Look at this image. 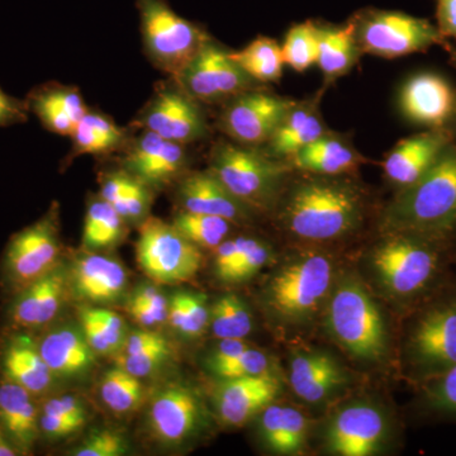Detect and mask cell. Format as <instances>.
Returning <instances> with one entry per match:
<instances>
[{"instance_id": "50", "label": "cell", "mask_w": 456, "mask_h": 456, "mask_svg": "<svg viewBox=\"0 0 456 456\" xmlns=\"http://www.w3.org/2000/svg\"><path fill=\"white\" fill-rule=\"evenodd\" d=\"M28 114L26 101L12 97L0 88V127L23 125L28 121Z\"/></svg>"}, {"instance_id": "22", "label": "cell", "mask_w": 456, "mask_h": 456, "mask_svg": "<svg viewBox=\"0 0 456 456\" xmlns=\"http://www.w3.org/2000/svg\"><path fill=\"white\" fill-rule=\"evenodd\" d=\"M281 391L273 374L224 379L216 395L221 421L230 426L245 425L273 403Z\"/></svg>"}, {"instance_id": "42", "label": "cell", "mask_w": 456, "mask_h": 456, "mask_svg": "<svg viewBox=\"0 0 456 456\" xmlns=\"http://www.w3.org/2000/svg\"><path fill=\"white\" fill-rule=\"evenodd\" d=\"M270 360L263 351L248 347L237 358L222 367L216 369L212 373L224 379L240 377H254V375L268 374Z\"/></svg>"}, {"instance_id": "11", "label": "cell", "mask_w": 456, "mask_h": 456, "mask_svg": "<svg viewBox=\"0 0 456 456\" xmlns=\"http://www.w3.org/2000/svg\"><path fill=\"white\" fill-rule=\"evenodd\" d=\"M136 260L152 281L176 284L196 277L202 266L203 254L173 224L147 217L140 224Z\"/></svg>"}, {"instance_id": "2", "label": "cell", "mask_w": 456, "mask_h": 456, "mask_svg": "<svg viewBox=\"0 0 456 456\" xmlns=\"http://www.w3.org/2000/svg\"><path fill=\"white\" fill-rule=\"evenodd\" d=\"M380 228L452 242L456 239V141L450 143L415 184L398 191Z\"/></svg>"}, {"instance_id": "18", "label": "cell", "mask_w": 456, "mask_h": 456, "mask_svg": "<svg viewBox=\"0 0 456 456\" xmlns=\"http://www.w3.org/2000/svg\"><path fill=\"white\" fill-rule=\"evenodd\" d=\"M456 102V90L443 75L422 71L408 77L399 92L404 118L426 130L446 128Z\"/></svg>"}, {"instance_id": "34", "label": "cell", "mask_w": 456, "mask_h": 456, "mask_svg": "<svg viewBox=\"0 0 456 456\" xmlns=\"http://www.w3.org/2000/svg\"><path fill=\"white\" fill-rule=\"evenodd\" d=\"M152 188L127 171H110L101 179V197L116 209L125 221L142 222L149 217Z\"/></svg>"}, {"instance_id": "29", "label": "cell", "mask_w": 456, "mask_h": 456, "mask_svg": "<svg viewBox=\"0 0 456 456\" xmlns=\"http://www.w3.org/2000/svg\"><path fill=\"white\" fill-rule=\"evenodd\" d=\"M42 358L55 378L77 377L95 362V351L73 327H56L37 338Z\"/></svg>"}, {"instance_id": "8", "label": "cell", "mask_w": 456, "mask_h": 456, "mask_svg": "<svg viewBox=\"0 0 456 456\" xmlns=\"http://www.w3.org/2000/svg\"><path fill=\"white\" fill-rule=\"evenodd\" d=\"M360 53L397 59L444 47L456 60V51L437 26L424 18L395 11H364L353 20Z\"/></svg>"}, {"instance_id": "33", "label": "cell", "mask_w": 456, "mask_h": 456, "mask_svg": "<svg viewBox=\"0 0 456 456\" xmlns=\"http://www.w3.org/2000/svg\"><path fill=\"white\" fill-rule=\"evenodd\" d=\"M360 55L353 20L342 27L318 26L316 65L322 71L326 86L349 73Z\"/></svg>"}, {"instance_id": "37", "label": "cell", "mask_w": 456, "mask_h": 456, "mask_svg": "<svg viewBox=\"0 0 456 456\" xmlns=\"http://www.w3.org/2000/svg\"><path fill=\"white\" fill-rule=\"evenodd\" d=\"M213 335L224 338H245L253 331V316L246 303L236 294L220 297L209 310Z\"/></svg>"}, {"instance_id": "27", "label": "cell", "mask_w": 456, "mask_h": 456, "mask_svg": "<svg viewBox=\"0 0 456 456\" xmlns=\"http://www.w3.org/2000/svg\"><path fill=\"white\" fill-rule=\"evenodd\" d=\"M70 279L74 293L92 303L117 301L127 285L125 266L99 254L83 255L75 261Z\"/></svg>"}, {"instance_id": "15", "label": "cell", "mask_w": 456, "mask_h": 456, "mask_svg": "<svg viewBox=\"0 0 456 456\" xmlns=\"http://www.w3.org/2000/svg\"><path fill=\"white\" fill-rule=\"evenodd\" d=\"M389 432L387 417L369 402L342 407L327 425V450L340 456H369L378 452Z\"/></svg>"}, {"instance_id": "44", "label": "cell", "mask_w": 456, "mask_h": 456, "mask_svg": "<svg viewBox=\"0 0 456 456\" xmlns=\"http://www.w3.org/2000/svg\"><path fill=\"white\" fill-rule=\"evenodd\" d=\"M270 248L265 242L251 237L242 260L231 272L227 283H242L256 275L269 263Z\"/></svg>"}, {"instance_id": "4", "label": "cell", "mask_w": 456, "mask_h": 456, "mask_svg": "<svg viewBox=\"0 0 456 456\" xmlns=\"http://www.w3.org/2000/svg\"><path fill=\"white\" fill-rule=\"evenodd\" d=\"M327 329L353 358L378 362L389 349L388 331L373 297L355 277H344L329 296Z\"/></svg>"}, {"instance_id": "49", "label": "cell", "mask_w": 456, "mask_h": 456, "mask_svg": "<svg viewBox=\"0 0 456 456\" xmlns=\"http://www.w3.org/2000/svg\"><path fill=\"white\" fill-rule=\"evenodd\" d=\"M94 317L97 318L101 329L103 330L104 335L112 346L113 353L122 346H125L126 326L125 322L118 314L107 310H92Z\"/></svg>"}, {"instance_id": "28", "label": "cell", "mask_w": 456, "mask_h": 456, "mask_svg": "<svg viewBox=\"0 0 456 456\" xmlns=\"http://www.w3.org/2000/svg\"><path fill=\"white\" fill-rule=\"evenodd\" d=\"M329 132L318 101L296 102L265 143V152L277 160L289 159Z\"/></svg>"}, {"instance_id": "26", "label": "cell", "mask_w": 456, "mask_h": 456, "mask_svg": "<svg viewBox=\"0 0 456 456\" xmlns=\"http://www.w3.org/2000/svg\"><path fill=\"white\" fill-rule=\"evenodd\" d=\"M0 426L20 455L32 452L40 436V408L36 397L23 387L0 379Z\"/></svg>"}, {"instance_id": "23", "label": "cell", "mask_w": 456, "mask_h": 456, "mask_svg": "<svg viewBox=\"0 0 456 456\" xmlns=\"http://www.w3.org/2000/svg\"><path fill=\"white\" fill-rule=\"evenodd\" d=\"M180 209L217 216L231 224L248 220L251 209L228 191L211 170L185 173L178 180Z\"/></svg>"}, {"instance_id": "19", "label": "cell", "mask_w": 456, "mask_h": 456, "mask_svg": "<svg viewBox=\"0 0 456 456\" xmlns=\"http://www.w3.org/2000/svg\"><path fill=\"white\" fill-rule=\"evenodd\" d=\"M203 421L200 399L191 387L171 383L160 389L149 411L151 430L169 445L184 443L196 434Z\"/></svg>"}, {"instance_id": "3", "label": "cell", "mask_w": 456, "mask_h": 456, "mask_svg": "<svg viewBox=\"0 0 456 456\" xmlns=\"http://www.w3.org/2000/svg\"><path fill=\"white\" fill-rule=\"evenodd\" d=\"M449 244L408 233H387L370 255L374 277L392 298L419 301L439 281Z\"/></svg>"}, {"instance_id": "52", "label": "cell", "mask_w": 456, "mask_h": 456, "mask_svg": "<svg viewBox=\"0 0 456 456\" xmlns=\"http://www.w3.org/2000/svg\"><path fill=\"white\" fill-rule=\"evenodd\" d=\"M248 345L246 344L244 338H224L218 342L217 346L213 350L212 355L208 359L209 370L213 371L216 369L232 362L237 358L240 354L244 353L248 349Z\"/></svg>"}, {"instance_id": "48", "label": "cell", "mask_w": 456, "mask_h": 456, "mask_svg": "<svg viewBox=\"0 0 456 456\" xmlns=\"http://www.w3.org/2000/svg\"><path fill=\"white\" fill-rule=\"evenodd\" d=\"M185 307H187V325H185V338H198L206 331L209 323V308L207 305L206 297L202 294L185 293Z\"/></svg>"}, {"instance_id": "12", "label": "cell", "mask_w": 456, "mask_h": 456, "mask_svg": "<svg viewBox=\"0 0 456 456\" xmlns=\"http://www.w3.org/2000/svg\"><path fill=\"white\" fill-rule=\"evenodd\" d=\"M173 80L200 104L227 103L257 86L231 53L212 38Z\"/></svg>"}, {"instance_id": "13", "label": "cell", "mask_w": 456, "mask_h": 456, "mask_svg": "<svg viewBox=\"0 0 456 456\" xmlns=\"http://www.w3.org/2000/svg\"><path fill=\"white\" fill-rule=\"evenodd\" d=\"M132 127L154 132L164 139L185 146L206 139L209 132L200 103L173 79L159 83Z\"/></svg>"}, {"instance_id": "59", "label": "cell", "mask_w": 456, "mask_h": 456, "mask_svg": "<svg viewBox=\"0 0 456 456\" xmlns=\"http://www.w3.org/2000/svg\"><path fill=\"white\" fill-rule=\"evenodd\" d=\"M446 128H448V130L452 132V136H454V139L456 141V102L454 112H452V118H450V121L448 123V126H446Z\"/></svg>"}, {"instance_id": "58", "label": "cell", "mask_w": 456, "mask_h": 456, "mask_svg": "<svg viewBox=\"0 0 456 456\" xmlns=\"http://www.w3.org/2000/svg\"><path fill=\"white\" fill-rule=\"evenodd\" d=\"M20 455L16 446L13 445L8 435L0 426V456H16Z\"/></svg>"}, {"instance_id": "55", "label": "cell", "mask_w": 456, "mask_h": 456, "mask_svg": "<svg viewBox=\"0 0 456 456\" xmlns=\"http://www.w3.org/2000/svg\"><path fill=\"white\" fill-rule=\"evenodd\" d=\"M437 28L446 38H456V0H436Z\"/></svg>"}, {"instance_id": "54", "label": "cell", "mask_w": 456, "mask_h": 456, "mask_svg": "<svg viewBox=\"0 0 456 456\" xmlns=\"http://www.w3.org/2000/svg\"><path fill=\"white\" fill-rule=\"evenodd\" d=\"M128 312L136 322L142 326H155L164 322L167 318V307L150 305H128Z\"/></svg>"}, {"instance_id": "57", "label": "cell", "mask_w": 456, "mask_h": 456, "mask_svg": "<svg viewBox=\"0 0 456 456\" xmlns=\"http://www.w3.org/2000/svg\"><path fill=\"white\" fill-rule=\"evenodd\" d=\"M167 320L175 331L184 336L185 325H187V307H185L183 292L171 297V301L167 305Z\"/></svg>"}, {"instance_id": "30", "label": "cell", "mask_w": 456, "mask_h": 456, "mask_svg": "<svg viewBox=\"0 0 456 456\" xmlns=\"http://www.w3.org/2000/svg\"><path fill=\"white\" fill-rule=\"evenodd\" d=\"M288 161L290 167L314 175L340 176L358 169L365 159L345 137L329 132Z\"/></svg>"}, {"instance_id": "38", "label": "cell", "mask_w": 456, "mask_h": 456, "mask_svg": "<svg viewBox=\"0 0 456 456\" xmlns=\"http://www.w3.org/2000/svg\"><path fill=\"white\" fill-rule=\"evenodd\" d=\"M173 226L198 248L216 250L226 240L232 224L217 216L179 209L174 216Z\"/></svg>"}, {"instance_id": "20", "label": "cell", "mask_w": 456, "mask_h": 456, "mask_svg": "<svg viewBox=\"0 0 456 456\" xmlns=\"http://www.w3.org/2000/svg\"><path fill=\"white\" fill-rule=\"evenodd\" d=\"M455 139L448 128L426 130L399 141L387 155L384 174L398 191L422 178Z\"/></svg>"}, {"instance_id": "43", "label": "cell", "mask_w": 456, "mask_h": 456, "mask_svg": "<svg viewBox=\"0 0 456 456\" xmlns=\"http://www.w3.org/2000/svg\"><path fill=\"white\" fill-rule=\"evenodd\" d=\"M170 355V347L167 341L155 345L137 354H126L123 359L122 368L128 373L137 378L147 377L154 373L161 365L167 362Z\"/></svg>"}, {"instance_id": "5", "label": "cell", "mask_w": 456, "mask_h": 456, "mask_svg": "<svg viewBox=\"0 0 456 456\" xmlns=\"http://www.w3.org/2000/svg\"><path fill=\"white\" fill-rule=\"evenodd\" d=\"M289 164L257 147L220 140L209 155V167L233 197L248 208L265 211L277 202Z\"/></svg>"}, {"instance_id": "46", "label": "cell", "mask_w": 456, "mask_h": 456, "mask_svg": "<svg viewBox=\"0 0 456 456\" xmlns=\"http://www.w3.org/2000/svg\"><path fill=\"white\" fill-rule=\"evenodd\" d=\"M250 239L251 237L240 236L233 240H224L216 248L215 269L216 274H217L220 281H226L227 283L231 272L242 260Z\"/></svg>"}, {"instance_id": "51", "label": "cell", "mask_w": 456, "mask_h": 456, "mask_svg": "<svg viewBox=\"0 0 456 456\" xmlns=\"http://www.w3.org/2000/svg\"><path fill=\"white\" fill-rule=\"evenodd\" d=\"M80 321H82L83 334L86 336V341H88L92 349L95 351V354H101V355L112 354V346H110V341H108L103 330L99 325L97 318L94 317L90 308L82 312Z\"/></svg>"}, {"instance_id": "41", "label": "cell", "mask_w": 456, "mask_h": 456, "mask_svg": "<svg viewBox=\"0 0 456 456\" xmlns=\"http://www.w3.org/2000/svg\"><path fill=\"white\" fill-rule=\"evenodd\" d=\"M424 403L437 415L456 417V365L425 380Z\"/></svg>"}, {"instance_id": "36", "label": "cell", "mask_w": 456, "mask_h": 456, "mask_svg": "<svg viewBox=\"0 0 456 456\" xmlns=\"http://www.w3.org/2000/svg\"><path fill=\"white\" fill-rule=\"evenodd\" d=\"M125 218L99 196L88 204L84 218L83 245L89 250L110 248L121 240Z\"/></svg>"}, {"instance_id": "14", "label": "cell", "mask_w": 456, "mask_h": 456, "mask_svg": "<svg viewBox=\"0 0 456 456\" xmlns=\"http://www.w3.org/2000/svg\"><path fill=\"white\" fill-rule=\"evenodd\" d=\"M294 103L256 86L224 103L218 127L240 145H265Z\"/></svg>"}, {"instance_id": "1", "label": "cell", "mask_w": 456, "mask_h": 456, "mask_svg": "<svg viewBox=\"0 0 456 456\" xmlns=\"http://www.w3.org/2000/svg\"><path fill=\"white\" fill-rule=\"evenodd\" d=\"M365 216L364 194L349 180L317 175L288 191L281 218L292 235L327 242L358 230Z\"/></svg>"}, {"instance_id": "16", "label": "cell", "mask_w": 456, "mask_h": 456, "mask_svg": "<svg viewBox=\"0 0 456 456\" xmlns=\"http://www.w3.org/2000/svg\"><path fill=\"white\" fill-rule=\"evenodd\" d=\"M122 169L150 188H160L179 180L188 164L187 146L141 130L122 150Z\"/></svg>"}, {"instance_id": "47", "label": "cell", "mask_w": 456, "mask_h": 456, "mask_svg": "<svg viewBox=\"0 0 456 456\" xmlns=\"http://www.w3.org/2000/svg\"><path fill=\"white\" fill-rule=\"evenodd\" d=\"M41 412L60 417L80 428L86 421V408H84L82 401L74 395H61V397L47 399L41 408Z\"/></svg>"}, {"instance_id": "35", "label": "cell", "mask_w": 456, "mask_h": 456, "mask_svg": "<svg viewBox=\"0 0 456 456\" xmlns=\"http://www.w3.org/2000/svg\"><path fill=\"white\" fill-rule=\"evenodd\" d=\"M230 53L240 68L256 83L278 82L283 75L285 64L281 46L273 38H256L245 49Z\"/></svg>"}, {"instance_id": "53", "label": "cell", "mask_w": 456, "mask_h": 456, "mask_svg": "<svg viewBox=\"0 0 456 456\" xmlns=\"http://www.w3.org/2000/svg\"><path fill=\"white\" fill-rule=\"evenodd\" d=\"M77 425L65 421L60 417L41 413L40 417V434L44 435L46 439L57 440L69 436L79 430Z\"/></svg>"}, {"instance_id": "21", "label": "cell", "mask_w": 456, "mask_h": 456, "mask_svg": "<svg viewBox=\"0 0 456 456\" xmlns=\"http://www.w3.org/2000/svg\"><path fill=\"white\" fill-rule=\"evenodd\" d=\"M0 371L36 398L46 395L56 379L42 358L37 338L27 331H7L0 346Z\"/></svg>"}, {"instance_id": "6", "label": "cell", "mask_w": 456, "mask_h": 456, "mask_svg": "<svg viewBox=\"0 0 456 456\" xmlns=\"http://www.w3.org/2000/svg\"><path fill=\"white\" fill-rule=\"evenodd\" d=\"M335 268L322 254H303L270 279L266 302L272 314L287 325H299L314 316L329 299Z\"/></svg>"}, {"instance_id": "39", "label": "cell", "mask_w": 456, "mask_h": 456, "mask_svg": "<svg viewBox=\"0 0 456 456\" xmlns=\"http://www.w3.org/2000/svg\"><path fill=\"white\" fill-rule=\"evenodd\" d=\"M143 387L140 378L121 368L110 369L101 383V395L104 403L116 413H127L139 406Z\"/></svg>"}, {"instance_id": "9", "label": "cell", "mask_w": 456, "mask_h": 456, "mask_svg": "<svg viewBox=\"0 0 456 456\" xmlns=\"http://www.w3.org/2000/svg\"><path fill=\"white\" fill-rule=\"evenodd\" d=\"M60 251L59 206L53 204L40 220L12 235L5 246L0 281L8 296L20 292L59 265Z\"/></svg>"}, {"instance_id": "32", "label": "cell", "mask_w": 456, "mask_h": 456, "mask_svg": "<svg viewBox=\"0 0 456 456\" xmlns=\"http://www.w3.org/2000/svg\"><path fill=\"white\" fill-rule=\"evenodd\" d=\"M260 435L270 452L296 455L307 443L308 421L296 408L272 403L261 412Z\"/></svg>"}, {"instance_id": "25", "label": "cell", "mask_w": 456, "mask_h": 456, "mask_svg": "<svg viewBox=\"0 0 456 456\" xmlns=\"http://www.w3.org/2000/svg\"><path fill=\"white\" fill-rule=\"evenodd\" d=\"M289 382L293 391L308 403H318L346 383L344 369L322 351H302L290 360Z\"/></svg>"}, {"instance_id": "17", "label": "cell", "mask_w": 456, "mask_h": 456, "mask_svg": "<svg viewBox=\"0 0 456 456\" xmlns=\"http://www.w3.org/2000/svg\"><path fill=\"white\" fill-rule=\"evenodd\" d=\"M68 296V272L57 265L20 292L9 297L5 310L7 331L35 332L50 325Z\"/></svg>"}, {"instance_id": "45", "label": "cell", "mask_w": 456, "mask_h": 456, "mask_svg": "<svg viewBox=\"0 0 456 456\" xmlns=\"http://www.w3.org/2000/svg\"><path fill=\"white\" fill-rule=\"evenodd\" d=\"M126 443L121 435L102 430L90 435L86 443L75 449V456H119L125 454Z\"/></svg>"}, {"instance_id": "10", "label": "cell", "mask_w": 456, "mask_h": 456, "mask_svg": "<svg viewBox=\"0 0 456 456\" xmlns=\"http://www.w3.org/2000/svg\"><path fill=\"white\" fill-rule=\"evenodd\" d=\"M406 358L424 382L455 367L456 296L432 302L416 318L407 336Z\"/></svg>"}, {"instance_id": "24", "label": "cell", "mask_w": 456, "mask_h": 456, "mask_svg": "<svg viewBox=\"0 0 456 456\" xmlns=\"http://www.w3.org/2000/svg\"><path fill=\"white\" fill-rule=\"evenodd\" d=\"M25 101L29 113L37 117L42 127L60 136L70 137L77 123L90 110L77 86L60 83L36 86Z\"/></svg>"}, {"instance_id": "40", "label": "cell", "mask_w": 456, "mask_h": 456, "mask_svg": "<svg viewBox=\"0 0 456 456\" xmlns=\"http://www.w3.org/2000/svg\"><path fill=\"white\" fill-rule=\"evenodd\" d=\"M284 64L303 73L317 64L318 25L314 22L293 26L281 45Z\"/></svg>"}, {"instance_id": "56", "label": "cell", "mask_w": 456, "mask_h": 456, "mask_svg": "<svg viewBox=\"0 0 456 456\" xmlns=\"http://www.w3.org/2000/svg\"><path fill=\"white\" fill-rule=\"evenodd\" d=\"M167 341V338L158 332L152 331H136L132 332L127 336L125 342V350L127 355L130 354L141 353V351L149 349V347L155 346V345L161 344Z\"/></svg>"}, {"instance_id": "31", "label": "cell", "mask_w": 456, "mask_h": 456, "mask_svg": "<svg viewBox=\"0 0 456 456\" xmlns=\"http://www.w3.org/2000/svg\"><path fill=\"white\" fill-rule=\"evenodd\" d=\"M70 137L73 146L68 163L84 155L103 156L122 151L132 136L127 128L117 125L107 114L89 110Z\"/></svg>"}, {"instance_id": "7", "label": "cell", "mask_w": 456, "mask_h": 456, "mask_svg": "<svg viewBox=\"0 0 456 456\" xmlns=\"http://www.w3.org/2000/svg\"><path fill=\"white\" fill-rule=\"evenodd\" d=\"M134 2L147 57L174 79L211 37L202 27L179 16L167 0Z\"/></svg>"}]
</instances>
